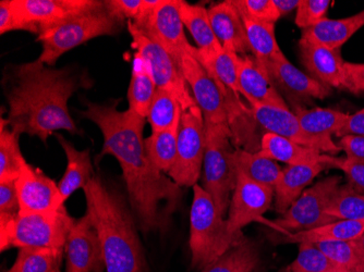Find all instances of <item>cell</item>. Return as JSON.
<instances>
[{
  "label": "cell",
  "instance_id": "obj_23",
  "mask_svg": "<svg viewBox=\"0 0 364 272\" xmlns=\"http://www.w3.org/2000/svg\"><path fill=\"white\" fill-rule=\"evenodd\" d=\"M327 165L324 163L313 165H288L283 169L279 181L275 186V208L278 214H284L290 206L301 196L306 186L312 183Z\"/></svg>",
  "mask_w": 364,
  "mask_h": 272
},
{
  "label": "cell",
  "instance_id": "obj_44",
  "mask_svg": "<svg viewBox=\"0 0 364 272\" xmlns=\"http://www.w3.org/2000/svg\"><path fill=\"white\" fill-rule=\"evenodd\" d=\"M106 10L119 21H134L142 9L143 0H105Z\"/></svg>",
  "mask_w": 364,
  "mask_h": 272
},
{
  "label": "cell",
  "instance_id": "obj_24",
  "mask_svg": "<svg viewBox=\"0 0 364 272\" xmlns=\"http://www.w3.org/2000/svg\"><path fill=\"white\" fill-rule=\"evenodd\" d=\"M56 138L67 157V169L58 184L61 200L65 204L75 192L85 189L95 175L89 149L77 151L63 135L56 134Z\"/></svg>",
  "mask_w": 364,
  "mask_h": 272
},
{
  "label": "cell",
  "instance_id": "obj_41",
  "mask_svg": "<svg viewBox=\"0 0 364 272\" xmlns=\"http://www.w3.org/2000/svg\"><path fill=\"white\" fill-rule=\"evenodd\" d=\"M331 4L329 0H300L294 18L296 26L302 31L316 26L326 19Z\"/></svg>",
  "mask_w": 364,
  "mask_h": 272
},
{
  "label": "cell",
  "instance_id": "obj_33",
  "mask_svg": "<svg viewBox=\"0 0 364 272\" xmlns=\"http://www.w3.org/2000/svg\"><path fill=\"white\" fill-rule=\"evenodd\" d=\"M20 134L9 126L8 119H0V182L16 180L26 163L19 145Z\"/></svg>",
  "mask_w": 364,
  "mask_h": 272
},
{
  "label": "cell",
  "instance_id": "obj_30",
  "mask_svg": "<svg viewBox=\"0 0 364 272\" xmlns=\"http://www.w3.org/2000/svg\"><path fill=\"white\" fill-rule=\"evenodd\" d=\"M259 263L257 245L243 236L220 259L202 269V272H255Z\"/></svg>",
  "mask_w": 364,
  "mask_h": 272
},
{
  "label": "cell",
  "instance_id": "obj_37",
  "mask_svg": "<svg viewBox=\"0 0 364 272\" xmlns=\"http://www.w3.org/2000/svg\"><path fill=\"white\" fill-rule=\"evenodd\" d=\"M336 220L364 221V195L355 193L347 184L341 185L326 208Z\"/></svg>",
  "mask_w": 364,
  "mask_h": 272
},
{
  "label": "cell",
  "instance_id": "obj_17",
  "mask_svg": "<svg viewBox=\"0 0 364 272\" xmlns=\"http://www.w3.org/2000/svg\"><path fill=\"white\" fill-rule=\"evenodd\" d=\"M20 216L56 212L65 206L58 184L44 175L42 170L24 163L16 180Z\"/></svg>",
  "mask_w": 364,
  "mask_h": 272
},
{
  "label": "cell",
  "instance_id": "obj_49",
  "mask_svg": "<svg viewBox=\"0 0 364 272\" xmlns=\"http://www.w3.org/2000/svg\"><path fill=\"white\" fill-rule=\"evenodd\" d=\"M353 245H355V249L359 251L360 255L363 257L364 259V233L357 239V240L353 241Z\"/></svg>",
  "mask_w": 364,
  "mask_h": 272
},
{
  "label": "cell",
  "instance_id": "obj_38",
  "mask_svg": "<svg viewBox=\"0 0 364 272\" xmlns=\"http://www.w3.org/2000/svg\"><path fill=\"white\" fill-rule=\"evenodd\" d=\"M290 272H349L331 261L316 244H299L298 256L289 267Z\"/></svg>",
  "mask_w": 364,
  "mask_h": 272
},
{
  "label": "cell",
  "instance_id": "obj_22",
  "mask_svg": "<svg viewBox=\"0 0 364 272\" xmlns=\"http://www.w3.org/2000/svg\"><path fill=\"white\" fill-rule=\"evenodd\" d=\"M364 233V221L336 220L331 224L298 231L285 233L275 237L276 244H318L325 242H341V241H355Z\"/></svg>",
  "mask_w": 364,
  "mask_h": 272
},
{
  "label": "cell",
  "instance_id": "obj_28",
  "mask_svg": "<svg viewBox=\"0 0 364 272\" xmlns=\"http://www.w3.org/2000/svg\"><path fill=\"white\" fill-rule=\"evenodd\" d=\"M157 87L146 61L136 54L128 89L129 109L146 119Z\"/></svg>",
  "mask_w": 364,
  "mask_h": 272
},
{
  "label": "cell",
  "instance_id": "obj_14",
  "mask_svg": "<svg viewBox=\"0 0 364 272\" xmlns=\"http://www.w3.org/2000/svg\"><path fill=\"white\" fill-rule=\"evenodd\" d=\"M251 116L253 120L267 131V133L279 135L296 144L314 149L320 153L338 154L341 147L334 141L321 140L311 136L302 130L299 120L289 108L278 106L250 104Z\"/></svg>",
  "mask_w": 364,
  "mask_h": 272
},
{
  "label": "cell",
  "instance_id": "obj_12",
  "mask_svg": "<svg viewBox=\"0 0 364 272\" xmlns=\"http://www.w3.org/2000/svg\"><path fill=\"white\" fill-rule=\"evenodd\" d=\"M128 30L132 36L136 54L142 57L150 67L157 89L169 92L178 100L182 111L196 106L177 61L159 45L147 38L131 21H128Z\"/></svg>",
  "mask_w": 364,
  "mask_h": 272
},
{
  "label": "cell",
  "instance_id": "obj_19",
  "mask_svg": "<svg viewBox=\"0 0 364 272\" xmlns=\"http://www.w3.org/2000/svg\"><path fill=\"white\" fill-rule=\"evenodd\" d=\"M238 85L240 95L247 99L249 104L288 108L272 77L262 70L252 57L240 56Z\"/></svg>",
  "mask_w": 364,
  "mask_h": 272
},
{
  "label": "cell",
  "instance_id": "obj_40",
  "mask_svg": "<svg viewBox=\"0 0 364 272\" xmlns=\"http://www.w3.org/2000/svg\"><path fill=\"white\" fill-rule=\"evenodd\" d=\"M241 16L275 24L282 18L274 0H232Z\"/></svg>",
  "mask_w": 364,
  "mask_h": 272
},
{
  "label": "cell",
  "instance_id": "obj_20",
  "mask_svg": "<svg viewBox=\"0 0 364 272\" xmlns=\"http://www.w3.org/2000/svg\"><path fill=\"white\" fill-rule=\"evenodd\" d=\"M269 73L274 84L291 97L324 99L332 94L331 87L300 71L286 56L274 61Z\"/></svg>",
  "mask_w": 364,
  "mask_h": 272
},
{
  "label": "cell",
  "instance_id": "obj_43",
  "mask_svg": "<svg viewBox=\"0 0 364 272\" xmlns=\"http://www.w3.org/2000/svg\"><path fill=\"white\" fill-rule=\"evenodd\" d=\"M20 214L16 180L0 182V224L14 220Z\"/></svg>",
  "mask_w": 364,
  "mask_h": 272
},
{
  "label": "cell",
  "instance_id": "obj_31",
  "mask_svg": "<svg viewBox=\"0 0 364 272\" xmlns=\"http://www.w3.org/2000/svg\"><path fill=\"white\" fill-rule=\"evenodd\" d=\"M179 12L182 23L189 31L198 49L216 50L222 46L213 32L208 9L180 0Z\"/></svg>",
  "mask_w": 364,
  "mask_h": 272
},
{
  "label": "cell",
  "instance_id": "obj_8",
  "mask_svg": "<svg viewBox=\"0 0 364 272\" xmlns=\"http://www.w3.org/2000/svg\"><path fill=\"white\" fill-rule=\"evenodd\" d=\"M122 24L124 22L108 13L104 5L102 9L77 16L40 34L38 42L42 44L43 49L38 59L54 67L65 53L94 38L114 36L122 31Z\"/></svg>",
  "mask_w": 364,
  "mask_h": 272
},
{
  "label": "cell",
  "instance_id": "obj_26",
  "mask_svg": "<svg viewBox=\"0 0 364 272\" xmlns=\"http://www.w3.org/2000/svg\"><path fill=\"white\" fill-rule=\"evenodd\" d=\"M364 26V10L343 19H324L313 28L302 31L301 38L332 49H341Z\"/></svg>",
  "mask_w": 364,
  "mask_h": 272
},
{
  "label": "cell",
  "instance_id": "obj_21",
  "mask_svg": "<svg viewBox=\"0 0 364 272\" xmlns=\"http://www.w3.org/2000/svg\"><path fill=\"white\" fill-rule=\"evenodd\" d=\"M213 32L223 47L234 50L237 54L250 52L242 16L232 4L226 0L208 9Z\"/></svg>",
  "mask_w": 364,
  "mask_h": 272
},
{
  "label": "cell",
  "instance_id": "obj_36",
  "mask_svg": "<svg viewBox=\"0 0 364 272\" xmlns=\"http://www.w3.org/2000/svg\"><path fill=\"white\" fill-rule=\"evenodd\" d=\"M181 114V106L178 100L169 92L157 89L146 120L152 128V133L161 132L179 126Z\"/></svg>",
  "mask_w": 364,
  "mask_h": 272
},
{
  "label": "cell",
  "instance_id": "obj_39",
  "mask_svg": "<svg viewBox=\"0 0 364 272\" xmlns=\"http://www.w3.org/2000/svg\"><path fill=\"white\" fill-rule=\"evenodd\" d=\"M331 261L349 272H364V259L353 241L325 242L316 244Z\"/></svg>",
  "mask_w": 364,
  "mask_h": 272
},
{
  "label": "cell",
  "instance_id": "obj_3",
  "mask_svg": "<svg viewBox=\"0 0 364 272\" xmlns=\"http://www.w3.org/2000/svg\"><path fill=\"white\" fill-rule=\"evenodd\" d=\"M87 212L103 249L107 272H145L146 261L134 217L122 196L94 175L85 189Z\"/></svg>",
  "mask_w": 364,
  "mask_h": 272
},
{
  "label": "cell",
  "instance_id": "obj_6",
  "mask_svg": "<svg viewBox=\"0 0 364 272\" xmlns=\"http://www.w3.org/2000/svg\"><path fill=\"white\" fill-rule=\"evenodd\" d=\"M205 155L203 161V189L210 194L223 216L228 214L231 196L238 177L235 151L228 124H205Z\"/></svg>",
  "mask_w": 364,
  "mask_h": 272
},
{
  "label": "cell",
  "instance_id": "obj_7",
  "mask_svg": "<svg viewBox=\"0 0 364 272\" xmlns=\"http://www.w3.org/2000/svg\"><path fill=\"white\" fill-rule=\"evenodd\" d=\"M75 220L65 206L56 212L19 214L14 220L0 224L1 251L11 247L65 249Z\"/></svg>",
  "mask_w": 364,
  "mask_h": 272
},
{
  "label": "cell",
  "instance_id": "obj_9",
  "mask_svg": "<svg viewBox=\"0 0 364 272\" xmlns=\"http://www.w3.org/2000/svg\"><path fill=\"white\" fill-rule=\"evenodd\" d=\"M179 5L180 0H143L140 13L131 21L177 63L183 55L192 54L194 49L186 36Z\"/></svg>",
  "mask_w": 364,
  "mask_h": 272
},
{
  "label": "cell",
  "instance_id": "obj_15",
  "mask_svg": "<svg viewBox=\"0 0 364 272\" xmlns=\"http://www.w3.org/2000/svg\"><path fill=\"white\" fill-rule=\"evenodd\" d=\"M275 190L249 179L238 171L236 187L231 196L227 222L234 234H241L242 229L255 221H263V214L271 207Z\"/></svg>",
  "mask_w": 364,
  "mask_h": 272
},
{
  "label": "cell",
  "instance_id": "obj_1",
  "mask_svg": "<svg viewBox=\"0 0 364 272\" xmlns=\"http://www.w3.org/2000/svg\"><path fill=\"white\" fill-rule=\"evenodd\" d=\"M114 105L87 102L81 116L95 124L103 134L98 158L114 157L122 169L129 200L143 232L165 231L181 202V186L161 173L151 161L143 138L146 119L132 110L119 111Z\"/></svg>",
  "mask_w": 364,
  "mask_h": 272
},
{
  "label": "cell",
  "instance_id": "obj_25",
  "mask_svg": "<svg viewBox=\"0 0 364 272\" xmlns=\"http://www.w3.org/2000/svg\"><path fill=\"white\" fill-rule=\"evenodd\" d=\"M257 153L261 156L267 157L274 161L285 163L288 165L325 163V158H326V155L322 154L320 151L296 144L273 133H265L262 136Z\"/></svg>",
  "mask_w": 364,
  "mask_h": 272
},
{
  "label": "cell",
  "instance_id": "obj_42",
  "mask_svg": "<svg viewBox=\"0 0 364 272\" xmlns=\"http://www.w3.org/2000/svg\"><path fill=\"white\" fill-rule=\"evenodd\" d=\"M325 165L327 168H335L345 173L348 184L347 185L355 193L364 195V165L363 163H353L349 159L343 157H335L326 155Z\"/></svg>",
  "mask_w": 364,
  "mask_h": 272
},
{
  "label": "cell",
  "instance_id": "obj_47",
  "mask_svg": "<svg viewBox=\"0 0 364 272\" xmlns=\"http://www.w3.org/2000/svg\"><path fill=\"white\" fill-rule=\"evenodd\" d=\"M345 135H359L364 136V108L353 114H349L347 121L337 133V138H343Z\"/></svg>",
  "mask_w": 364,
  "mask_h": 272
},
{
  "label": "cell",
  "instance_id": "obj_34",
  "mask_svg": "<svg viewBox=\"0 0 364 272\" xmlns=\"http://www.w3.org/2000/svg\"><path fill=\"white\" fill-rule=\"evenodd\" d=\"M179 126L168 130L152 133L145 138V148L155 167L168 175L177 158Z\"/></svg>",
  "mask_w": 364,
  "mask_h": 272
},
{
  "label": "cell",
  "instance_id": "obj_5",
  "mask_svg": "<svg viewBox=\"0 0 364 272\" xmlns=\"http://www.w3.org/2000/svg\"><path fill=\"white\" fill-rule=\"evenodd\" d=\"M193 189L190 212V251L192 266L204 269L220 259L243 237L229 230L226 217L220 214L210 194L203 186Z\"/></svg>",
  "mask_w": 364,
  "mask_h": 272
},
{
  "label": "cell",
  "instance_id": "obj_11",
  "mask_svg": "<svg viewBox=\"0 0 364 272\" xmlns=\"http://www.w3.org/2000/svg\"><path fill=\"white\" fill-rule=\"evenodd\" d=\"M205 121L198 106L182 111L178 131L177 158L168 175L179 186L198 184L205 155Z\"/></svg>",
  "mask_w": 364,
  "mask_h": 272
},
{
  "label": "cell",
  "instance_id": "obj_16",
  "mask_svg": "<svg viewBox=\"0 0 364 272\" xmlns=\"http://www.w3.org/2000/svg\"><path fill=\"white\" fill-rule=\"evenodd\" d=\"M65 272H103L106 269L97 231L87 212L75 220L65 245Z\"/></svg>",
  "mask_w": 364,
  "mask_h": 272
},
{
  "label": "cell",
  "instance_id": "obj_13",
  "mask_svg": "<svg viewBox=\"0 0 364 272\" xmlns=\"http://www.w3.org/2000/svg\"><path fill=\"white\" fill-rule=\"evenodd\" d=\"M178 65L205 124L229 126L226 98L218 77L210 75L191 54L183 55Z\"/></svg>",
  "mask_w": 364,
  "mask_h": 272
},
{
  "label": "cell",
  "instance_id": "obj_29",
  "mask_svg": "<svg viewBox=\"0 0 364 272\" xmlns=\"http://www.w3.org/2000/svg\"><path fill=\"white\" fill-rule=\"evenodd\" d=\"M294 114L299 120L304 132L314 138L326 141H333V135H336L341 131L349 116L348 114L339 110L325 108L302 109L298 107Z\"/></svg>",
  "mask_w": 364,
  "mask_h": 272
},
{
  "label": "cell",
  "instance_id": "obj_46",
  "mask_svg": "<svg viewBox=\"0 0 364 272\" xmlns=\"http://www.w3.org/2000/svg\"><path fill=\"white\" fill-rule=\"evenodd\" d=\"M346 89L358 94L364 92V63L345 62Z\"/></svg>",
  "mask_w": 364,
  "mask_h": 272
},
{
  "label": "cell",
  "instance_id": "obj_45",
  "mask_svg": "<svg viewBox=\"0 0 364 272\" xmlns=\"http://www.w3.org/2000/svg\"><path fill=\"white\" fill-rule=\"evenodd\" d=\"M338 146L345 151L346 158L364 165V136L345 135L341 138Z\"/></svg>",
  "mask_w": 364,
  "mask_h": 272
},
{
  "label": "cell",
  "instance_id": "obj_32",
  "mask_svg": "<svg viewBox=\"0 0 364 272\" xmlns=\"http://www.w3.org/2000/svg\"><path fill=\"white\" fill-rule=\"evenodd\" d=\"M235 163L237 170L247 175L249 179L275 189L279 181L283 168L277 161L261 156L259 153H251L242 148L235 151Z\"/></svg>",
  "mask_w": 364,
  "mask_h": 272
},
{
  "label": "cell",
  "instance_id": "obj_27",
  "mask_svg": "<svg viewBox=\"0 0 364 272\" xmlns=\"http://www.w3.org/2000/svg\"><path fill=\"white\" fill-rule=\"evenodd\" d=\"M247 32V43L253 58L264 72L269 75V67L274 61L285 56L280 50L275 36V24L255 21L242 16Z\"/></svg>",
  "mask_w": 364,
  "mask_h": 272
},
{
  "label": "cell",
  "instance_id": "obj_4",
  "mask_svg": "<svg viewBox=\"0 0 364 272\" xmlns=\"http://www.w3.org/2000/svg\"><path fill=\"white\" fill-rule=\"evenodd\" d=\"M102 8L101 0H1L0 33L26 31L40 36Z\"/></svg>",
  "mask_w": 364,
  "mask_h": 272
},
{
  "label": "cell",
  "instance_id": "obj_48",
  "mask_svg": "<svg viewBox=\"0 0 364 272\" xmlns=\"http://www.w3.org/2000/svg\"><path fill=\"white\" fill-rule=\"evenodd\" d=\"M299 1L300 0H274V4L279 11L280 16H283L296 10Z\"/></svg>",
  "mask_w": 364,
  "mask_h": 272
},
{
  "label": "cell",
  "instance_id": "obj_10",
  "mask_svg": "<svg viewBox=\"0 0 364 272\" xmlns=\"http://www.w3.org/2000/svg\"><path fill=\"white\" fill-rule=\"evenodd\" d=\"M341 178L327 177L311 186L290 206L280 218L267 222L280 234L310 230L331 224L336 219L326 214V208L333 196L341 187Z\"/></svg>",
  "mask_w": 364,
  "mask_h": 272
},
{
  "label": "cell",
  "instance_id": "obj_2",
  "mask_svg": "<svg viewBox=\"0 0 364 272\" xmlns=\"http://www.w3.org/2000/svg\"><path fill=\"white\" fill-rule=\"evenodd\" d=\"M1 85L9 107L10 128L46 143L56 131L79 134L69 112V99L79 89L91 87L93 81L75 67L56 69L36 59L6 65Z\"/></svg>",
  "mask_w": 364,
  "mask_h": 272
},
{
  "label": "cell",
  "instance_id": "obj_18",
  "mask_svg": "<svg viewBox=\"0 0 364 272\" xmlns=\"http://www.w3.org/2000/svg\"><path fill=\"white\" fill-rule=\"evenodd\" d=\"M302 63L313 79L328 87L346 89L345 61L341 49H332L306 38L299 40Z\"/></svg>",
  "mask_w": 364,
  "mask_h": 272
},
{
  "label": "cell",
  "instance_id": "obj_35",
  "mask_svg": "<svg viewBox=\"0 0 364 272\" xmlns=\"http://www.w3.org/2000/svg\"><path fill=\"white\" fill-rule=\"evenodd\" d=\"M65 249H20L7 272H61Z\"/></svg>",
  "mask_w": 364,
  "mask_h": 272
}]
</instances>
